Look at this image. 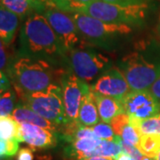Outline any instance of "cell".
<instances>
[{"label":"cell","instance_id":"obj_1","mask_svg":"<svg viewBox=\"0 0 160 160\" xmlns=\"http://www.w3.org/2000/svg\"><path fill=\"white\" fill-rule=\"evenodd\" d=\"M20 55L51 65L67 62L57 36L43 13L34 12L25 19L20 33Z\"/></svg>","mask_w":160,"mask_h":160},{"label":"cell","instance_id":"obj_2","mask_svg":"<svg viewBox=\"0 0 160 160\" xmlns=\"http://www.w3.org/2000/svg\"><path fill=\"white\" fill-rule=\"evenodd\" d=\"M118 66L131 91L149 90L160 77V44L155 39L140 41L133 51L120 59Z\"/></svg>","mask_w":160,"mask_h":160},{"label":"cell","instance_id":"obj_3","mask_svg":"<svg viewBox=\"0 0 160 160\" xmlns=\"http://www.w3.org/2000/svg\"><path fill=\"white\" fill-rule=\"evenodd\" d=\"M54 9L67 12H80L105 22L126 24L132 27L143 26L149 17L150 5L142 3L137 5L122 6L102 0L83 4L73 0H56Z\"/></svg>","mask_w":160,"mask_h":160},{"label":"cell","instance_id":"obj_4","mask_svg":"<svg viewBox=\"0 0 160 160\" xmlns=\"http://www.w3.org/2000/svg\"><path fill=\"white\" fill-rule=\"evenodd\" d=\"M76 23L84 41L101 48L111 51L132 33V26L100 21L80 12H68Z\"/></svg>","mask_w":160,"mask_h":160},{"label":"cell","instance_id":"obj_5","mask_svg":"<svg viewBox=\"0 0 160 160\" xmlns=\"http://www.w3.org/2000/svg\"><path fill=\"white\" fill-rule=\"evenodd\" d=\"M12 77L15 88L23 93L43 91L54 84V70L44 61L27 57H20L12 66Z\"/></svg>","mask_w":160,"mask_h":160},{"label":"cell","instance_id":"obj_6","mask_svg":"<svg viewBox=\"0 0 160 160\" xmlns=\"http://www.w3.org/2000/svg\"><path fill=\"white\" fill-rule=\"evenodd\" d=\"M75 74L86 83L113 67L112 60L102 49L84 42L67 54V62Z\"/></svg>","mask_w":160,"mask_h":160},{"label":"cell","instance_id":"obj_7","mask_svg":"<svg viewBox=\"0 0 160 160\" xmlns=\"http://www.w3.org/2000/svg\"><path fill=\"white\" fill-rule=\"evenodd\" d=\"M23 104L29 107L44 118L56 124L64 126L69 123L65 114L62 86L52 84L43 91L32 93L18 92Z\"/></svg>","mask_w":160,"mask_h":160},{"label":"cell","instance_id":"obj_8","mask_svg":"<svg viewBox=\"0 0 160 160\" xmlns=\"http://www.w3.org/2000/svg\"><path fill=\"white\" fill-rule=\"evenodd\" d=\"M42 13L55 32L66 56L69 52L85 42L73 19L67 12L52 8Z\"/></svg>","mask_w":160,"mask_h":160},{"label":"cell","instance_id":"obj_9","mask_svg":"<svg viewBox=\"0 0 160 160\" xmlns=\"http://www.w3.org/2000/svg\"><path fill=\"white\" fill-rule=\"evenodd\" d=\"M65 114L69 122H78V112L82 99L91 91V86L73 73H65L61 77Z\"/></svg>","mask_w":160,"mask_h":160},{"label":"cell","instance_id":"obj_10","mask_svg":"<svg viewBox=\"0 0 160 160\" xmlns=\"http://www.w3.org/2000/svg\"><path fill=\"white\" fill-rule=\"evenodd\" d=\"M124 112L139 119L160 114V102L149 90L131 91L121 99Z\"/></svg>","mask_w":160,"mask_h":160},{"label":"cell","instance_id":"obj_11","mask_svg":"<svg viewBox=\"0 0 160 160\" xmlns=\"http://www.w3.org/2000/svg\"><path fill=\"white\" fill-rule=\"evenodd\" d=\"M92 91L121 100L131 92L130 86L118 67H112L92 85Z\"/></svg>","mask_w":160,"mask_h":160},{"label":"cell","instance_id":"obj_12","mask_svg":"<svg viewBox=\"0 0 160 160\" xmlns=\"http://www.w3.org/2000/svg\"><path fill=\"white\" fill-rule=\"evenodd\" d=\"M22 142L34 150L47 149L57 145V133L46 128L29 123L21 124Z\"/></svg>","mask_w":160,"mask_h":160},{"label":"cell","instance_id":"obj_13","mask_svg":"<svg viewBox=\"0 0 160 160\" xmlns=\"http://www.w3.org/2000/svg\"><path fill=\"white\" fill-rule=\"evenodd\" d=\"M12 118L15 121H17L19 124L29 123V124H32L35 126H40V127H43V128H46L53 132L57 131L58 126H59L56 124L39 116L32 109H29V107L24 105L23 103L18 104L17 107L14 109L12 114Z\"/></svg>","mask_w":160,"mask_h":160},{"label":"cell","instance_id":"obj_14","mask_svg":"<svg viewBox=\"0 0 160 160\" xmlns=\"http://www.w3.org/2000/svg\"><path fill=\"white\" fill-rule=\"evenodd\" d=\"M101 120L93 92L89 91L82 99L78 112V123L82 126H94Z\"/></svg>","mask_w":160,"mask_h":160},{"label":"cell","instance_id":"obj_15","mask_svg":"<svg viewBox=\"0 0 160 160\" xmlns=\"http://www.w3.org/2000/svg\"><path fill=\"white\" fill-rule=\"evenodd\" d=\"M96 100L98 112L102 122L109 124L110 121L114 118L117 115L123 113V105L121 100L114 97L102 95L97 92H93Z\"/></svg>","mask_w":160,"mask_h":160},{"label":"cell","instance_id":"obj_16","mask_svg":"<svg viewBox=\"0 0 160 160\" xmlns=\"http://www.w3.org/2000/svg\"><path fill=\"white\" fill-rule=\"evenodd\" d=\"M101 139H92V138H85L77 140L69 143L65 149L64 152L66 157L76 158L77 160L91 158L92 153L97 149L99 144L101 142Z\"/></svg>","mask_w":160,"mask_h":160},{"label":"cell","instance_id":"obj_17","mask_svg":"<svg viewBox=\"0 0 160 160\" xmlns=\"http://www.w3.org/2000/svg\"><path fill=\"white\" fill-rule=\"evenodd\" d=\"M21 18L14 12L0 7V38L1 43L8 46L13 40Z\"/></svg>","mask_w":160,"mask_h":160},{"label":"cell","instance_id":"obj_18","mask_svg":"<svg viewBox=\"0 0 160 160\" xmlns=\"http://www.w3.org/2000/svg\"><path fill=\"white\" fill-rule=\"evenodd\" d=\"M130 117V124L135 128L140 135L158 134L160 135V114L145 119H139L135 117Z\"/></svg>","mask_w":160,"mask_h":160},{"label":"cell","instance_id":"obj_19","mask_svg":"<svg viewBox=\"0 0 160 160\" xmlns=\"http://www.w3.org/2000/svg\"><path fill=\"white\" fill-rule=\"evenodd\" d=\"M124 152L122 147V138L117 136L113 141L102 140L101 142L92 153V157H103L113 159L120 153Z\"/></svg>","mask_w":160,"mask_h":160},{"label":"cell","instance_id":"obj_20","mask_svg":"<svg viewBox=\"0 0 160 160\" xmlns=\"http://www.w3.org/2000/svg\"><path fill=\"white\" fill-rule=\"evenodd\" d=\"M0 134L2 140H17L22 142L21 124L13 119L11 116L0 118Z\"/></svg>","mask_w":160,"mask_h":160},{"label":"cell","instance_id":"obj_21","mask_svg":"<svg viewBox=\"0 0 160 160\" xmlns=\"http://www.w3.org/2000/svg\"><path fill=\"white\" fill-rule=\"evenodd\" d=\"M137 148L143 156L157 158V156L160 151V135L158 134L141 135Z\"/></svg>","mask_w":160,"mask_h":160},{"label":"cell","instance_id":"obj_22","mask_svg":"<svg viewBox=\"0 0 160 160\" xmlns=\"http://www.w3.org/2000/svg\"><path fill=\"white\" fill-rule=\"evenodd\" d=\"M1 6L14 12L21 19H27L34 12L30 0H0Z\"/></svg>","mask_w":160,"mask_h":160},{"label":"cell","instance_id":"obj_23","mask_svg":"<svg viewBox=\"0 0 160 160\" xmlns=\"http://www.w3.org/2000/svg\"><path fill=\"white\" fill-rule=\"evenodd\" d=\"M15 92L10 89L1 92L0 97V116L1 118L11 116L14 110Z\"/></svg>","mask_w":160,"mask_h":160},{"label":"cell","instance_id":"obj_24","mask_svg":"<svg viewBox=\"0 0 160 160\" xmlns=\"http://www.w3.org/2000/svg\"><path fill=\"white\" fill-rule=\"evenodd\" d=\"M19 143L17 140H2L0 142V155L1 158H12L19 152Z\"/></svg>","mask_w":160,"mask_h":160},{"label":"cell","instance_id":"obj_25","mask_svg":"<svg viewBox=\"0 0 160 160\" xmlns=\"http://www.w3.org/2000/svg\"><path fill=\"white\" fill-rule=\"evenodd\" d=\"M93 132H95L96 136L101 140L106 141H113L116 139L117 135L115 134L114 131L110 125H108L104 122H99L94 126L92 127Z\"/></svg>","mask_w":160,"mask_h":160},{"label":"cell","instance_id":"obj_26","mask_svg":"<svg viewBox=\"0 0 160 160\" xmlns=\"http://www.w3.org/2000/svg\"><path fill=\"white\" fill-rule=\"evenodd\" d=\"M129 123H130V117H129V115H127L125 112H123V113H120V114L117 115L114 118L110 121L109 125L112 127L115 134L117 136H120L121 137L124 128Z\"/></svg>","mask_w":160,"mask_h":160},{"label":"cell","instance_id":"obj_27","mask_svg":"<svg viewBox=\"0 0 160 160\" xmlns=\"http://www.w3.org/2000/svg\"><path fill=\"white\" fill-rule=\"evenodd\" d=\"M140 137H141V135L138 133L135 128L132 126L130 123L124 128L122 135H121L123 142L128 143L130 145H132V146H135V147H137L139 144Z\"/></svg>","mask_w":160,"mask_h":160},{"label":"cell","instance_id":"obj_28","mask_svg":"<svg viewBox=\"0 0 160 160\" xmlns=\"http://www.w3.org/2000/svg\"><path fill=\"white\" fill-rule=\"evenodd\" d=\"M56 0H30L34 12H44L46 10L54 8V3Z\"/></svg>","mask_w":160,"mask_h":160},{"label":"cell","instance_id":"obj_29","mask_svg":"<svg viewBox=\"0 0 160 160\" xmlns=\"http://www.w3.org/2000/svg\"><path fill=\"white\" fill-rule=\"evenodd\" d=\"M122 147H123L124 152L129 154L130 156H132V158H134L135 159L142 160L143 157H144V156L142 154V152L138 149L137 147L132 146V145H130V144H128V143H126L125 142H123V140H122Z\"/></svg>","mask_w":160,"mask_h":160},{"label":"cell","instance_id":"obj_30","mask_svg":"<svg viewBox=\"0 0 160 160\" xmlns=\"http://www.w3.org/2000/svg\"><path fill=\"white\" fill-rule=\"evenodd\" d=\"M111 4L122 5V6H130V5H137L142 3H149L151 0H102Z\"/></svg>","mask_w":160,"mask_h":160},{"label":"cell","instance_id":"obj_31","mask_svg":"<svg viewBox=\"0 0 160 160\" xmlns=\"http://www.w3.org/2000/svg\"><path fill=\"white\" fill-rule=\"evenodd\" d=\"M34 156L32 149L29 148H22L17 154V160H33Z\"/></svg>","mask_w":160,"mask_h":160},{"label":"cell","instance_id":"obj_32","mask_svg":"<svg viewBox=\"0 0 160 160\" xmlns=\"http://www.w3.org/2000/svg\"><path fill=\"white\" fill-rule=\"evenodd\" d=\"M149 91L153 94L156 99H158L160 102V77L155 81V83L149 88Z\"/></svg>","mask_w":160,"mask_h":160},{"label":"cell","instance_id":"obj_33","mask_svg":"<svg viewBox=\"0 0 160 160\" xmlns=\"http://www.w3.org/2000/svg\"><path fill=\"white\" fill-rule=\"evenodd\" d=\"M1 86H0V88H1V92L6 91L8 89L11 88V83L8 79V78L6 77V75L4 73V71H1Z\"/></svg>","mask_w":160,"mask_h":160},{"label":"cell","instance_id":"obj_34","mask_svg":"<svg viewBox=\"0 0 160 160\" xmlns=\"http://www.w3.org/2000/svg\"><path fill=\"white\" fill-rule=\"evenodd\" d=\"M4 44L3 43H1V71H3V69L6 68V50H5V48H4Z\"/></svg>","mask_w":160,"mask_h":160},{"label":"cell","instance_id":"obj_35","mask_svg":"<svg viewBox=\"0 0 160 160\" xmlns=\"http://www.w3.org/2000/svg\"><path fill=\"white\" fill-rule=\"evenodd\" d=\"M114 160H137L135 159L134 158H132V156H130L129 154H127L126 152H122L120 153L118 157H116L114 158Z\"/></svg>","mask_w":160,"mask_h":160},{"label":"cell","instance_id":"obj_36","mask_svg":"<svg viewBox=\"0 0 160 160\" xmlns=\"http://www.w3.org/2000/svg\"><path fill=\"white\" fill-rule=\"evenodd\" d=\"M79 160H113L107 158H103V157H91V158H82Z\"/></svg>","mask_w":160,"mask_h":160},{"label":"cell","instance_id":"obj_37","mask_svg":"<svg viewBox=\"0 0 160 160\" xmlns=\"http://www.w3.org/2000/svg\"><path fill=\"white\" fill-rule=\"evenodd\" d=\"M76 2H79V3H83V4H88V3H91L93 1H96V0H73Z\"/></svg>","mask_w":160,"mask_h":160},{"label":"cell","instance_id":"obj_38","mask_svg":"<svg viewBox=\"0 0 160 160\" xmlns=\"http://www.w3.org/2000/svg\"><path fill=\"white\" fill-rule=\"evenodd\" d=\"M157 29H158V32L160 36V13L159 16H158V25H157Z\"/></svg>","mask_w":160,"mask_h":160},{"label":"cell","instance_id":"obj_39","mask_svg":"<svg viewBox=\"0 0 160 160\" xmlns=\"http://www.w3.org/2000/svg\"><path fill=\"white\" fill-rule=\"evenodd\" d=\"M142 160H157V158H150V157H146V156H144Z\"/></svg>","mask_w":160,"mask_h":160},{"label":"cell","instance_id":"obj_40","mask_svg":"<svg viewBox=\"0 0 160 160\" xmlns=\"http://www.w3.org/2000/svg\"><path fill=\"white\" fill-rule=\"evenodd\" d=\"M157 158V160H160V151H159V153H158V155L157 156V158Z\"/></svg>","mask_w":160,"mask_h":160},{"label":"cell","instance_id":"obj_41","mask_svg":"<svg viewBox=\"0 0 160 160\" xmlns=\"http://www.w3.org/2000/svg\"><path fill=\"white\" fill-rule=\"evenodd\" d=\"M1 160H9V159H7V158H1Z\"/></svg>","mask_w":160,"mask_h":160}]
</instances>
